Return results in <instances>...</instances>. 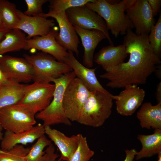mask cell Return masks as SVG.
Returning <instances> with one entry per match:
<instances>
[{"label":"cell","mask_w":161,"mask_h":161,"mask_svg":"<svg viewBox=\"0 0 161 161\" xmlns=\"http://www.w3.org/2000/svg\"><path fill=\"white\" fill-rule=\"evenodd\" d=\"M148 35H137L131 29L127 31L123 44L129 58L127 62L100 75L101 78L109 81L107 86L123 88L129 85L138 86L146 83L157 65L161 63L149 42Z\"/></svg>","instance_id":"cell-1"},{"label":"cell","mask_w":161,"mask_h":161,"mask_svg":"<svg viewBox=\"0 0 161 161\" xmlns=\"http://www.w3.org/2000/svg\"><path fill=\"white\" fill-rule=\"evenodd\" d=\"M127 0H123L115 4L107 0H95L87 3L86 5L96 12L104 20L108 30L115 38L126 33L128 29H132L133 26L125 11Z\"/></svg>","instance_id":"cell-2"},{"label":"cell","mask_w":161,"mask_h":161,"mask_svg":"<svg viewBox=\"0 0 161 161\" xmlns=\"http://www.w3.org/2000/svg\"><path fill=\"white\" fill-rule=\"evenodd\" d=\"M76 77L72 71L60 77L52 79L51 82L55 85L52 99L45 109L36 114V118L42 120L45 126L59 124L71 126L70 121L66 116L63 107V97L65 89L69 82Z\"/></svg>","instance_id":"cell-3"},{"label":"cell","mask_w":161,"mask_h":161,"mask_svg":"<svg viewBox=\"0 0 161 161\" xmlns=\"http://www.w3.org/2000/svg\"><path fill=\"white\" fill-rule=\"evenodd\" d=\"M114 97L98 90L90 91L77 122L97 128L102 126L112 113Z\"/></svg>","instance_id":"cell-4"},{"label":"cell","mask_w":161,"mask_h":161,"mask_svg":"<svg viewBox=\"0 0 161 161\" xmlns=\"http://www.w3.org/2000/svg\"><path fill=\"white\" fill-rule=\"evenodd\" d=\"M25 58L32 66L34 82L49 83L52 79L72 71L66 64L58 61L52 55L42 52L34 55H25Z\"/></svg>","instance_id":"cell-5"},{"label":"cell","mask_w":161,"mask_h":161,"mask_svg":"<svg viewBox=\"0 0 161 161\" xmlns=\"http://www.w3.org/2000/svg\"><path fill=\"white\" fill-rule=\"evenodd\" d=\"M35 115L23 105L17 104L0 109V126L6 131L18 133L27 131L36 123Z\"/></svg>","instance_id":"cell-6"},{"label":"cell","mask_w":161,"mask_h":161,"mask_svg":"<svg viewBox=\"0 0 161 161\" xmlns=\"http://www.w3.org/2000/svg\"><path fill=\"white\" fill-rule=\"evenodd\" d=\"M89 92L77 77L68 84L64 94L63 103L65 114L70 121L77 122Z\"/></svg>","instance_id":"cell-7"},{"label":"cell","mask_w":161,"mask_h":161,"mask_svg":"<svg viewBox=\"0 0 161 161\" xmlns=\"http://www.w3.org/2000/svg\"><path fill=\"white\" fill-rule=\"evenodd\" d=\"M65 13L73 26L86 29L100 30L106 35L110 45H114L104 20L86 5L70 8L67 10Z\"/></svg>","instance_id":"cell-8"},{"label":"cell","mask_w":161,"mask_h":161,"mask_svg":"<svg viewBox=\"0 0 161 161\" xmlns=\"http://www.w3.org/2000/svg\"><path fill=\"white\" fill-rule=\"evenodd\" d=\"M55 89L54 84L34 82L26 85L24 96L18 104L24 105L35 115L49 105Z\"/></svg>","instance_id":"cell-9"},{"label":"cell","mask_w":161,"mask_h":161,"mask_svg":"<svg viewBox=\"0 0 161 161\" xmlns=\"http://www.w3.org/2000/svg\"><path fill=\"white\" fill-rule=\"evenodd\" d=\"M126 14L138 35H148L155 20L147 0H127Z\"/></svg>","instance_id":"cell-10"},{"label":"cell","mask_w":161,"mask_h":161,"mask_svg":"<svg viewBox=\"0 0 161 161\" xmlns=\"http://www.w3.org/2000/svg\"><path fill=\"white\" fill-rule=\"evenodd\" d=\"M41 14L46 18H54L58 23L59 28L56 39L57 42L67 51H70L78 56L80 41L74 26L68 19L65 11L48 14L42 13Z\"/></svg>","instance_id":"cell-11"},{"label":"cell","mask_w":161,"mask_h":161,"mask_svg":"<svg viewBox=\"0 0 161 161\" xmlns=\"http://www.w3.org/2000/svg\"><path fill=\"white\" fill-rule=\"evenodd\" d=\"M117 95H114L116 110L119 114L132 115L143 104L145 95L144 90L138 85H129Z\"/></svg>","instance_id":"cell-12"},{"label":"cell","mask_w":161,"mask_h":161,"mask_svg":"<svg viewBox=\"0 0 161 161\" xmlns=\"http://www.w3.org/2000/svg\"><path fill=\"white\" fill-rule=\"evenodd\" d=\"M0 65L10 80L20 83L33 80V67L25 58L0 55Z\"/></svg>","instance_id":"cell-13"},{"label":"cell","mask_w":161,"mask_h":161,"mask_svg":"<svg viewBox=\"0 0 161 161\" xmlns=\"http://www.w3.org/2000/svg\"><path fill=\"white\" fill-rule=\"evenodd\" d=\"M57 28L54 27L47 35L27 39L25 50L35 49L49 54L58 61L64 63L67 51L60 45L56 37L58 33Z\"/></svg>","instance_id":"cell-14"},{"label":"cell","mask_w":161,"mask_h":161,"mask_svg":"<svg viewBox=\"0 0 161 161\" xmlns=\"http://www.w3.org/2000/svg\"><path fill=\"white\" fill-rule=\"evenodd\" d=\"M18 12L19 22L16 29L26 33L27 39L46 35L55 27L54 20L48 18L41 14L30 16L18 10Z\"/></svg>","instance_id":"cell-15"},{"label":"cell","mask_w":161,"mask_h":161,"mask_svg":"<svg viewBox=\"0 0 161 161\" xmlns=\"http://www.w3.org/2000/svg\"><path fill=\"white\" fill-rule=\"evenodd\" d=\"M64 62L69 66L90 91L98 90L114 97V95L104 89L98 81L96 75L97 68H88L80 63L75 58L73 52L67 51Z\"/></svg>","instance_id":"cell-16"},{"label":"cell","mask_w":161,"mask_h":161,"mask_svg":"<svg viewBox=\"0 0 161 161\" xmlns=\"http://www.w3.org/2000/svg\"><path fill=\"white\" fill-rule=\"evenodd\" d=\"M74 27L81 39L84 49L83 65L87 68H92L96 48L99 43L107 39V37L103 32L98 30L86 29L76 26Z\"/></svg>","instance_id":"cell-17"},{"label":"cell","mask_w":161,"mask_h":161,"mask_svg":"<svg viewBox=\"0 0 161 161\" xmlns=\"http://www.w3.org/2000/svg\"><path fill=\"white\" fill-rule=\"evenodd\" d=\"M128 55L123 44L116 46L110 45L103 47L94 55V61L107 72L124 62Z\"/></svg>","instance_id":"cell-18"},{"label":"cell","mask_w":161,"mask_h":161,"mask_svg":"<svg viewBox=\"0 0 161 161\" xmlns=\"http://www.w3.org/2000/svg\"><path fill=\"white\" fill-rule=\"evenodd\" d=\"M45 134V127L40 123L21 132L15 133L6 131L1 140V149L9 150L17 145H27Z\"/></svg>","instance_id":"cell-19"},{"label":"cell","mask_w":161,"mask_h":161,"mask_svg":"<svg viewBox=\"0 0 161 161\" xmlns=\"http://www.w3.org/2000/svg\"><path fill=\"white\" fill-rule=\"evenodd\" d=\"M46 134L57 147L63 161H70L79 144L81 134L67 137L61 131L50 126H45Z\"/></svg>","instance_id":"cell-20"},{"label":"cell","mask_w":161,"mask_h":161,"mask_svg":"<svg viewBox=\"0 0 161 161\" xmlns=\"http://www.w3.org/2000/svg\"><path fill=\"white\" fill-rule=\"evenodd\" d=\"M136 116L142 128L161 129V103L155 105L150 102L143 103Z\"/></svg>","instance_id":"cell-21"},{"label":"cell","mask_w":161,"mask_h":161,"mask_svg":"<svg viewBox=\"0 0 161 161\" xmlns=\"http://www.w3.org/2000/svg\"><path fill=\"white\" fill-rule=\"evenodd\" d=\"M137 139L142 145L135 156L136 160L151 157L161 152V129L154 130L149 135L139 134Z\"/></svg>","instance_id":"cell-22"},{"label":"cell","mask_w":161,"mask_h":161,"mask_svg":"<svg viewBox=\"0 0 161 161\" xmlns=\"http://www.w3.org/2000/svg\"><path fill=\"white\" fill-rule=\"evenodd\" d=\"M26 85L10 80L0 87V109L18 104L23 97Z\"/></svg>","instance_id":"cell-23"},{"label":"cell","mask_w":161,"mask_h":161,"mask_svg":"<svg viewBox=\"0 0 161 161\" xmlns=\"http://www.w3.org/2000/svg\"><path fill=\"white\" fill-rule=\"evenodd\" d=\"M27 39L24 33L19 29H15L8 30L0 42V55L7 52L24 49Z\"/></svg>","instance_id":"cell-24"},{"label":"cell","mask_w":161,"mask_h":161,"mask_svg":"<svg viewBox=\"0 0 161 161\" xmlns=\"http://www.w3.org/2000/svg\"><path fill=\"white\" fill-rule=\"evenodd\" d=\"M0 15L5 29H16L19 18L14 4L6 0H0Z\"/></svg>","instance_id":"cell-25"},{"label":"cell","mask_w":161,"mask_h":161,"mask_svg":"<svg viewBox=\"0 0 161 161\" xmlns=\"http://www.w3.org/2000/svg\"><path fill=\"white\" fill-rule=\"evenodd\" d=\"M52 144L51 140L45 134L39 138L36 143L30 148L26 158L27 161H43L45 153L44 150Z\"/></svg>","instance_id":"cell-26"},{"label":"cell","mask_w":161,"mask_h":161,"mask_svg":"<svg viewBox=\"0 0 161 161\" xmlns=\"http://www.w3.org/2000/svg\"><path fill=\"white\" fill-rule=\"evenodd\" d=\"M95 0H49L48 14L57 13L66 11L70 8L86 5Z\"/></svg>","instance_id":"cell-27"},{"label":"cell","mask_w":161,"mask_h":161,"mask_svg":"<svg viewBox=\"0 0 161 161\" xmlns=\"http://www.w3.org/2000/svg\"><path fill=\"white\" fill-rule=\"evenodd\" d=\"M30 147L17 145L9 150L0 149V161H27L26 157Z\"/></svg>","instance_id":"cell-28"},{"label":"cell","mask_w":161,"mask_h":161,"mask_svg":"<svg viewBox=\"0 0 161 161\" xmlns=\"http://www.w3.org/2000/svg\"><path fill=\"white\" fill-rule=\"evenodd\" d=\"M149 42L156 55L160 59L161 55V13L157 21L151 27L148 35Z\"/></svg>","instance_id":"cell-29"},{"label":"cell","mask_w":161,"mask_h":161,"mask_svg":"<svg viewBox=\"0 0 161 161\" xmlns=\"http://www.w3.org/2000/svg\"><path fill=\"white\" fill-rule=\"evenodd\" d=\"M94 154L89 146L86 138L81 134L78 146L70 161H89Z\"/></svg>","instance_id":"cell-30"},{"label":"cell","mask_w":161,"mask_h":161,"mask_svg":"<svg viewBox=\"0 0 161 161\" xmlns=\"http://www.w3.org/2000/svg\"><path fill=\"white\" fill-rule=\"evenodd\" d=\"M49 0H25L27 5V9L24 13L26 15L33 16L42 13L43 5Z\"/></svg>","instance_id":"cell-31"},{"label":"cell","mask_w":161,"mask_h":161,"mask_svg":"<svg viewBox=\"0 0 161 161\" xmlns=\"http://www.w3.org/2000/svg\"><path fill=\"white\" fill-rule=\"evenodd\" d=\"M44 152L43 161H63L60 158L58 159L59 155L55 152V148L52 143L47 147Z\"/></svg>","instance_id":"cell-32"},{"label":"cell","mask_w":161,"mask_h":161,"mask_svg":"<svg viewBox=\"0 0 161 161\" xmlns=\"http://www.w3.org/2000/svg\"><path fill=\"white\" fill-rule=\"evenodd\" d=\"M154 16H156L160 11L161 0H147Z\"/></svg>","instance_id":"cell-33"},{"label":"cell","mask_w":161,"mask_h":161,"mask_svg":"<svg viewBox=\"0 0 161 161\" xmlns=\"http://www.w3.org/2000/svg\"><path fill=\"white\" fill-rule=\"evenodd\" d=\"M126 157L123 161H133L137 151L134 148L125 150Z\"/></svg>","instance_id":"cell-34"},{"label":"cell","mask_w":161,"mask_h":161,"mask_svg":"<svg viewBox=\"0 0 161 161\" xmlns=\"http://www.w3.org/2000/svg\"><path fill=\"white\" fill-rule=\"evenodd\" d=\"M10 80L0 65V87L7 83Z\"/></svg>","instance_id":"cell-35"},{"label":"cell","mask_w":161,"mask_h":161,"mask_svg":"<svg viewBox=\"0 0 161 161\" xmlns=\"http://www.w3.org/2000/svg\"><path fill=\"white\" fill-rule=\"evenodd\" d=\"M155 97L157 103H161V81L157 85L155 92Z\"/></svg>","instance_id":"cell-36"},{"label":"cell","mask_w":161,"mask_h":161,"mask_svg":"<svg viewBox=\"0 0 161 161\" xmlns=\"http://www.w3.org/2000/svg\"><path fill=\"white\" fill-rule=\"evenodd\" d=\"M156 75L157 78L161 80V65L159 64L158 66H157V68L154 72Z\"/></svg>","instance_id":"cell-37"},{"label":"cell","mask_w":161,"mask_h":161,"mask_svg":"<svg viewBox=\"0 0 161 161\" xmlns=\"http://www.w3.org/2000/svg\"><path fill=\"white\" fill-rule=\"evenodd\" d=\"M8 30L6 29L0 30V42L3 39Z\"/></svg>","instance_id":"cell-38"},{"label":"cell","mask_w":161,"mask_h":161,"mask_svg":"<svg viewBox=\"0 0 161 161\" xmlns=\"http://www.w3.org/2000/svg\"><path fill=\"white\" fill-rule=\"evenodd\" d=\"M5 29L0 15V30Z\"/></svg>","instance_id":"cell-39"},{"label":"cell","mask_w":161,"mask_h":161,"mask_svg":"<svg viewBox=\"0 0 161 161\" xmlns=\"http://www.w3.org/2000/svg\"><path fill=\"white\" fill-rule=\"evenodd\" d=\"M2 128L0 126V140H1L3 136V134L2 132Z\"/></svg>","instance_id":"cell-40"},{"label":"cell","mask_w":161,"mask_h":161,"mask_svg":"<svg viewBox=\"0 0 161 161\" xmlns=\"http://www.w3.org/2000/svg\"><path fill=\"white\" fill-rule=\"evenodd\" d=\"M158 155V160L157 161H161V152L159 153Z\"/></svg>","instance_id":"cell-41"},{"label":"cell","mask_w":161,"mask_h":161,"mask_svg":"<svg viewBox=\"0 0 161 161\" xmlns=\"http://www.w3.org/2000/svg\"><path fill=\"white\" fill-rule=\"evenodd\" d=\"M133 161H135L133 160Z\"/></svg>","instance_id":"cell-42"}]
</instances>
